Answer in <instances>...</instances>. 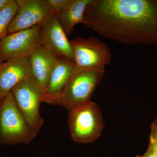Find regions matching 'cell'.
<instances>
[{"mask_svg": "<svg viewBox=\"0 0 157 157\" xmlns=\"http://www.w3.org/2000/svg\"><path fill=\"white\" fill-rule=\"evenodd\" d=\"M83 21L116 42L157 45V0H91Z\"/></svg>", "mask_w": 157, "mask_h": 157, "instance_id": "cell-1", "label": "cell"}, {"mask_svg": "<svg viewBox=\"0 0 157 157\" xmlns=\"http://www.w3.org/2000/svg\"><path fill=\"white\" fill-rule=\"evenodd\" d=\"M104 67L83 69L76 67L60 95L51 104L63 106L69 112L90 101L104 74Z\"/></svg>", "mask_w": 157, "mask_h": 157, "instance_id": "cell-2", "label": "cell"}, {"mask_svg": "<svg viewBox=\"0 0 157 157\" xmlns=\"http://www.w3.org/2000/svg\"><path fill=\"white\" fill-rule=\"evenodd\" d=\"M37 135L29 125L10 92L0 106V143L29 144Z\"/></svg>", "mask_w": 157, "mask_h": 157, "instance_id": "cell-3", "label": "cell"}, {"mask_svg": "<svg viewBox=\"0 0 157 157\" xmlns=\"http://www.w3.org/2000/svg\"><path fill=\"white\" fill-rule=\"evenodd\" d=\"M68 125L73 140L82 143L95 141L104 127L99 107L91 101L69 113Z\"/></svg>", "mask_w": 157, "mask_h": 157, "instance_id": "cell-4", "label": "cell"}, {"mask_svg": "<svg viewBox=\"0 0 157 157\" xmlns=\"http://www.w3.org/2000/svg\"><path fill=\"white\" fill-rule=\"evenodd\" d=\"M11 92L29 125L38 134L43 123L39 108L44 93L37 80L31 75L15 86Z\"/></svg>", "mask_w": 157, "mask_h": 157, "instance_id": "cell-5", "label": "cell"}, {"mask_svg": "<svg viewBox=\"0 0 157 157\" xmlns=\"http://www.w3.org/2000/svg\"><path fill=\"white\" fill-rule=\"evenodd\" d=\"M77 67L94 69L104 67L111 63L112 55L106 44L94 37H77L70 41Z\"/></svg>", "mask_w": 157, "mask_h": 157, "instance_id": "cell-6", "label": "cell"}, {"mask_svg": "<svg viewBox=\"0 0 157 157\" xmlns=\"http://www.w3.org/2000/svg\"><path fill=\"white\" fill-rule=\"evenodd\" d=\"M41 25L9 34L0 41V63L14 58L29 57L42 45Z\"/></svg>", "mask_w": 157, "mask_h": 157, "instance_id": "cell-7", "label": "cell"}, {"mask_svg": "<svg viewBox=\"0 0 157 157\" xmlns=\"http://www.w3.org/2000/svg\"><path fill=\"white\" fill-rule=\"evenodd\" d=\"M17 10L8 29V33L40 25L54 14L47 0H16Z\"/></svg>", "mask_w": 157, "mask_h": 157, "instance_id": "cell-8", "label": "cell"}, {"mask_svg": "<svg viewBox=\"0 0 157 157\" xmlns=\"http://www.w3.org/2000/svg\"><path fill=\"white\" fill-rule=\"evenodd\" d=\"M40 36L42 45L59 58L68 59L74 63L71 43L54 14H51L41 25Z\"/></svg>", "mask_w": 157, "mask_h": 157, "instance_id": "cell-9", "label": "cell"}, {"mask_svg": "<svg viewBox=\"0 0 157 157\" xmlns=\"http://www.w3.org/2000/svg\"><path fill=\"white\" fill-rule=\"evenodd\" d=\"M32 75L29 58H14L0 63V98L3 99L15 86Z\"/></svg>", "mask_w": 157, "mask_h": 157, "instance_id": "cell-10", "label": "cell"}, {"mask_svg": "<svg viewBox=\"0 0 157 157\" xmlns=\"http://www.w3.org/2000/svg\"><path fill=\"white\" fill-rule=\"evenodd\" d=\"M29 58L32 75L37 80L45 95L51 75L59 58L42 45L34 51Z\"/></svg>", "mask_w": 157, "mask_h": 157, "instance_id": "cell-11", "label": "cell"}, {"mask_svg": "<svg viewBox=\"0 0 157 157\" xmlns=\"http://www.w3.org/2000/svg\"><path fill=\"white\" fill-rule=\"evenodd\" d=\"M76 67L74 62L59 58L51 75L43 102L52 104L60 94Z\"/></svg>", "mask_w": 157, "mask_h": 157, "instance_id": "cell-12", "label": "cell"}, {"mask_svg": "<svg viewBox=\"0 0 157 157\" xmlns=\"http://www.w3.org/2000/svg\"><path fill=\"white\" fill-rule=\"evenodd\" d=\"M90 1L71 0L70 4L63 11L55 14L67 36L73 33L76 25L83 23L85 11Z\"/></svg>", "mask_w": 157, "mask_h": 157, "instance_id": "cell-13", "label": "cell"}, {"mask_svg": "<svg viewBox=\"0 0 157 157\" xmlns=\"http://www.w3.org/2000/svg\"><path fill=\"white\" fill-rule=\"evenodd\" d=\"M17 10L16 0L10 1L0 10V41L6 37L8 29Z\"/></svg>", "mask_w": 157, "mask_h": 157, "instance_id": "cell-14", "label": "cell"}, {"mask_svg": "<svg viewBox=\"0 0 157 157\" xmlns=\"http://www.w3.org/2000/svg\"><path fill=\"white\" fill-rule=\"evenodd\" d=\"M52 9L54 14H56L63 11L68 6L71 0H47Z\"/></svg>", "mask_w": 157, "mask_h": 157, "instance_id": "cell-15", "label": "cell"}, {"mask_svg": "<svg viewBox=\"0 0 157 157\" xmlns=\"http://www.w3.org/2000/svg\"><path fill=\"white\" fill-rule=\"evenodd\" d=\"M150 140L157 144V119L152 123L151 126V134Z\"/></svg>", "mask_w": 157, "mask_h": 157, "instance_id": "cell-16", "label": "cell"}, {"mask_svg": "<svg viewBox=\"0 0 157 157\" xmlns=\"http://www.w3.org/2000/svg\"><path fill=\"white\" fill-rule=\"evenodd\" d=\"M149 147L151 149L155 157H157V144L152 140H150Z\"/></svg>", "mask_w": 157, "mask_h": 157, "instance_id": "cell-17", "label": "cell"}, {"mask_svg": "<svg viewBox=\"0 0 157 157\" xmlns=\"http://www.w3.org/2000/svg\"><path fill=\"white\" fill-rule=\"evenodd\" d=\"M137 157H155V156L151 149L148 147L147 150L146 151L144 154L142 155L138 156Z\"/></svg>", "mask_w": 157, "mask_h": 157, "instance_id": "cell-18", "label": "cell"}, {"mask_svg": "<svg viewBox=\"0 0 157 157\" xmlns=\"http://www.w3.org/2000/svg\"><path fill=\"white\" fill-rule=\"evenodd\" d=\"M10 0H0V10L4 7Z\"/></svg>", "mask_w": 157, "mask_h": 157, "instance_id": "cell-19", "label": "cell"}, {"mask_svg": "<svg viewBox=\"0 0 157 157\" xmlns=\"http://www.w3.org/2000/svg\"><path fill=\"white\" fill-rule=\"evenodd\" d=\"M3 99L0 98V106H1V104H2V102Z\"/></svg>", "mask_w": 157, "mask_h": 157, "instance_id": "cell-20", "label": "cell"}]
</instances>
